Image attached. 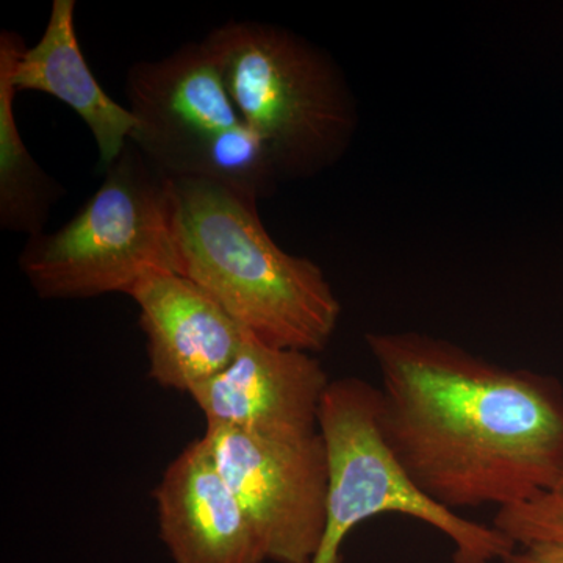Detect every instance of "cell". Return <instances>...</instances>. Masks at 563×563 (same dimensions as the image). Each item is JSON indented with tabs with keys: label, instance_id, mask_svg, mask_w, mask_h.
Masks as SVG:
<instances>
[{
	"label": "cell",
	"instance_id": "cell-1",
	"mask_svg": "<svg viewBox=\"0 0 563 563\" xmlns=\"http://www.w3.org/2000/svg\"><path fill=\"white\" fill-rule=\"evenodd\" d=\"M379 426L404 472L451 512L517 506L563 472V387L420 332H369Z\"/></svg>",
	"mask_w": 563,
	"mask_h": 563
},
{
	"label": "cell",
	"instance_id": "cell-2",
	"mask_svg": "<svg viewBox=\"0 0 563 563\" xmlns=\"http://www.w3.org/2000/svg\"><path fill=\"white\" fill-rule=\"evenodd\" d=\"M172 190L177 273L268 346L324 351L342 303L320 266L282 250L242 192L195 179H172Z\"/></svg>",
	"mask_w": 563,
	"mask_h": 563
},
{
	"label": "cell",
	"instance_id": "cell-3",
	"mask_svg": "<svg viewBox=\"0 0 563 563\" xmlns=\"http://www.w3.org/2000/svg\"><path fill=\"white\" fill-rule=\"evenodd\" d=\"M233 106L272 151L282 179L317 176L350 147L357 109L335 62L298 33L228 21L203 38Z\"/></svg>",
	"mask_w": 563,
	"mask_h": 563
},
{
	"label": "cell",
	"instance_id": "cell-4",
	"mask_svg": "<svg viewBox=\"0 0 563 563\" xmlns=\"http://www.w3.org/2000/svg\"><path fill=\"white\" fill-rule=\"evenodd\" d=\"M103 173L73 220L21 251V272L40 298L129 296L151 274L177 273L172 179L131 141Z\"/></svg>",
	"mask_w": 563,
	"mask_h": 563
},
{
	"label": "cell",
	"instance_id": "cell-5",
	"mask_svg": "<svg viewBox=\"0 0 563 563\" xmlns=\"http://www.w3.org/2000/svg\"><path fill=\"white\" fill-rule=\"evenodd\" d=\"M131 143L169 179L207 180L261 202L280 181L272 151L233 106L209 47L187 43L125 77Z\"/></svg>",
	"mask_w": 563,
	"mask_h": 563
},
{
	"label": "cell",
	"instance_id": "cell-6",
	"mask_svg": "<svg viewBox=\"0 0 563 563\" xmlns=\"http://www.w3.org/2000/svg\"><path fill=\"white\" fill-rule=\"evenodd\" d=\"M329 463L328 507L312 563H343L344 540L358 525L401 514L451 540L454 563L504 561L517 544L495 526L470 521L429 499L404 472L379 426V388L358 379L331 380L318 417Z\"/></svg>",
	"mask_w": 563,
	"mask_h": 563
},
{
	"label": "cell",
	"instance_id": "cell-7",
	"mask_svg": "<svg viewBox=\"0 0 563 563\" xmlns=\"http://www.w3.org/2000/svg\"><path fill=\"white\" fill-rule=\"evenodd\" d=\"M242 503L266 561L312 563L328 507V451L320 431L268 437L207 426L201 437Z\"/></svg>",
	"mask_w": 563,
	"mask_h": 563
},
{
	"label": "cell",
	"instance_id": "cell-8",
	"mask_svg": "<svg viewBox=\"0 0 563 563\" xmlns=\"http://www.w3.org/2000/svg\"><path fill=\"white\" fill-rule=\"evenodd\" d=\"M329 384L313 354L268 346L246 332L231 365L190 396L207 426L306 437L318 432Z\"/></svg>",
	"mask_w": 563,
	"mask_h": 563
},
{
	"label": "cell",
	"instance_id": "cell-9",
	"mask_svg": "<svg viewBox=\"0 0 563 563\" xmlns=\"http://www.w3.org/2000/svg\"><path fill=\"white\" fill-rule=\"evenodd\" d=\"M146 335L150 376L191 395L239 354L244 329L217 299L179 273H155L131 291Z\"/></svg>",
	"mask_w": 563,
	"mask_h": 563
},
{
	"label": "cell",
	"instance_id": "cell-10",
	"mask_svg": "<svg viewBox=\"0 0 563 563\" xmlns=\"http://www.w3.org/2000/svg\"><path fill=\"white\" fill-rule=\"evenodd\" d=\"M158 529L174 563H263L242 503L202 440L188 444L155 488Z\"/></svg>",
	"mask_w": 563,
	"mask_h": 563
},
{
	"label": "cell",
	"instance_id": "cell-11",
	"mask_svg": "<svg viewBox=\"0 0 563 563\" xmlns=\"http://www.w3.org/2000/svg\"><path fill=\"white\" fill-rule=\"evenodd\" d=\"M76 0H54L41 38L25 47L13 70L18 95L38 91L76 111L98 144L103 169L120 157L136 122L132 111L102 90L80 49Z\"/></svg>",
	"mask_w": 563,
	"mask_h": 563
},
{
	"label": "cell",
	"instance_id": "cell-12",
	"mask_svg": "<svg viewBox=\"0 0 563 563\" xmlns=\"http://www.w3.org/2000/svg\"><path fill=\"white\" fill-rule=\"evenodd\" d=\"M25 47L20 33L0 32V228L31 239L46 232L65 188L32 157L14 117L13 70Z\"/></svg>",
	"mask_w": 563,
	"mask_h": 563
},
{
	"label": "cell",
	"instance_id": "cell-13",
	"mask_svg": "<svg viewBox=\"0 0 563 563\" xmlns=\"http://www.w3.org/2000/svg\"><path fill=\"white\" fill-rule=\"evenodd\" d=\"M492 526L517 547L563 544V472L553 487L517 506L496 510Z\"/></svg>",
	"mask_w": 563,
	"mask_h": 563
},
{
	"label": "cell",
	"instance_id": "cell-14",
	"mask_svg": "<svg viewBox=\"0 0 563 563\" xmlns=\"http://www.w3.org/2000/svg\"><path fill=\"white\" fill-rule=\"evenodd\" d=\"M503 563H563V544H521L515 548Z\"/></svg>",
	"mask_w": 563,
	"mask_h": 563
}]
</instances>
